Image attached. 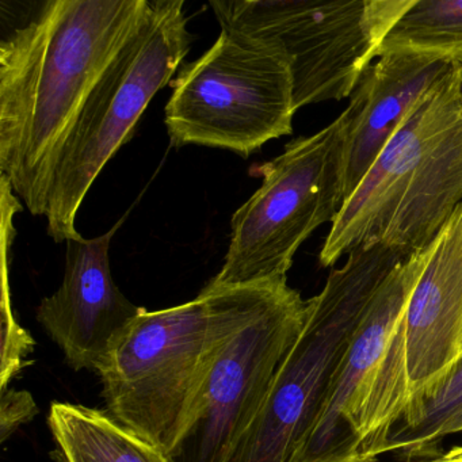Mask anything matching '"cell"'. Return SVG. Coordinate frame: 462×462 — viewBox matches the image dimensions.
<instances>
[{
	"mask_svg": "<svg viewBox=\"0 0 462 462\" xmlns=\"http://www.w3.org/2000/svg\"><path fill=\"white\" fill-rule=\"evenodd\" d=\"M411 462H458L457 461L456 456L453 451L448 450V453L442 454V456H437L435 458H427L424 461H411Z\"/></svg>",
	"mask_w": 462,
	"mask_h": 462,
	"instance_id": "20",
	"label": "cell"
},
{
	"mask_svg": "<svg viewBox=\"0 0 462 462\" xmlns=\"http://www.w3.org/2000/svg\"><path fill=\"white\" fill-rule=\"evenodd\" d=\"M164 124L174 147L201 145L248 158L293 132L291 60L274 42L221 29L215 44L170 82Z\"/></svg>",
	"mask_w": 462,
	"mask_h": 462,
	"instance_id": "5",
	"label": "cell"
},
{
	"mask_svg": "<svg viewBox=\"0 0 462 462\" xmlns=\"http://www.w3.org/2000/svg\"><path fill=\"white\" fill-rule=\"evenodd\" d=\"M191 42L185 2L151 0L144 25L91 94L53 175L45 218L56 243L79 235L77 216L91 186L131 142L148 105L170 85Z\"/></svg>",
	"mask_w": 462,
	"mask_h": 462,
	"instance_id": "6",
	"label": "cell"
},
{
	"mask_svg": "<svg viewBox=\"0 0 462 462\" xmlns=\"http://www.w3.org/2000/svg\"><path fill=\"white\" fill-rule=\"evenodd\" d=\"M305 316L307 300L288 278L273 281L220 348L196 416L170 454L171 462H226L261 411Z\"/></svg>",
	"mask_w": 462,
	"mask_h": 462,
	"instance_id": "9",
	"label": "cell"
},
{
	"mask_svg": "<svg viewBox=\"0 0 462 462\" xmlns=\"http://www.w3.org/2000/svg\"><path fill=\"white\" fill-rule=\"evenodd\" d=\"M273 281L205 286L185 304L144 308L97 369L106 412L170 457L196 416L226 337Z\"/></svg>",
	"mask_w": 462,
	"mask_h": 462,
	"instance_id": "2",
	"label": "cell"
},
{
	"mask_svg": "<svg viewBox=\"0 0 462 462\" xmlns=\"http://www.w3.org/2000/svg\"><path fill=\"white\" fill-rule=\"evenodd\" d=\"M454 64L419 53L383 52L350 97L343 162V202L399 131L427 90Z\"/></svg>",
	"mask_w": 462,
	"mask_h": 462,
	"instance_id": "13",
	"label": "cell"
},
{
	"mask_svg": "<svg viewBox=\"0 0 462 462\" xmlns=\"http://www.w3.org/2000/svg\"><path fill=\"white\" fill-rule=\"evenodd\" d=\"M151 0H48L0 42V175L33 216L107 69L147 20Z\"/></svg>",
	"mask_w": 462,
	"mask_h": 462,
	"instance_id": "1",
	"label": "cell"
},
{
	"mask_svg": "<svg viewBox=\"0 0 462 462\" xmlns=\"http://www.w3.org/2000/svg\"><path fill=\"white\" fill-rule=\"evenodd\" d=\"M462 204V69L454 64L413 107L356 190L319 254L323 267L365 243L429 247Z\"/></svg>",
	"mask_w": 462,
	"mask_h": 462,
	"instance_id": "3",
	"label": "cell"
},
{
	"mask_svg": "<svg viewBox=\"0 0 462 462\" xmlns=\"http://www.w3.org/2000/svg\"><path fill=\"white\" fill-rule=\"evenodd\" d=\"M48 427L55 462H171L158 446L98 408L52 402Z\"/></svg>",
	"mask_w": 462,
	"mask_h": 462,
	"instance_id": "14",
	"label": "cell"
},
{
	"mask_svg": "<svg viewBox=\"0 0 462 462\" xmlns=\"http://www.w3.org/2000/svg\"><path fill=\"white\" fill-rule=\"evenodd\" d=\"M415 0H213L221 29L277 44L296 110L350 98Z\"/></svg>",
	"mask_w": 462,
	"mask_h": 462,
	"instance_id": "8",
	"label": "cell"
},
{
	"mask_svg": "<svg viewBox=\"0 0 462 462\" xmlns=\"http://www.w3.org/2000/svg\"><path fill=\"white\" fill-rule=\"evenodd\" d=\"M347 113L312 136L299 137L259 167L262 185L232 216L231 240L210 288L285 280L310 235L334 223L343 204Z\"/></svg>",
	"mask_w": 462,
	"mask_h": 462,
	"instance_id": "7",
	"label": "cell"
},
{
	"mask_svg": "<svg viewBox=\"0 0 462 462\" xmlns=\"http://www.w3.org/2000/svg\"><path fill=\"white\" fill-rule=\"evenodd\" d=\"M393 51L462 64V0H415L386 37L378 56Z\"/></svg>",
	"mask_w": 462,
	"mask_h": 462,
	"instance_id": "15",
	"label": "cell"
},
{
	"mask_svg": "<svg viewBox=\"0 0 462 462\" xmlns=\"http://www.w3.org/2000/svg\"><path fill=\"white\" fill-rule=\"evenodd\" d=\"M462 434V402L448 416L442 426L437 430L434 435L432 448H437L438 443L448 435Z\"/></svg>",
	"mask_w": 462,
	"mask_h": 462,
	"instance_id": "19",
	"label": "cell"
},
{
	"mask_svg": "<svg viewBox=\"0 0 462 462\" xmlns=\"http://www.w3.org/2000/svg\"><path fill=\"white\" fill-rule=\"evenodd\" d=\"M356 327L358 319L337 305L308 307L261 411L226 462H291L328 400Z\"/></svg>",
	"mask_w": 462,
	"mask_h": 462,
	"instance_id": "10",
	"label": "cell"
},
{
	"mask_svg": "<svg viewBox=\"0 0 462 462\" xmlns=\"http://www.w3.org/2000/svg\"><path fill=\"white\" fill-rule=\"evenodd\" d=\"M462 402V359L445 385L430 400L421 411L418 423L408 430L392 432L386 443L385 453L399 451L407 458L427 457L431 458L434 435L448 416Z\"/></svg>",
	"mask_w": 462,
	"mask_h": 462,
	"instance_id": "17",
	"label": "cell"
},
{
	"mask_svg": "<svg viewBox=\"0 0 462 462\" xmlns=\"http://www.w3.org/2000/svg\"><path fill=\"white\" fill-rule=\"evenodd\" d=\"M93 239L67 240L60 288L37 308V320L74 370L97 372L116 340L144 310L129 301L113 280L110 243L121 224Z\"/></svg>",
	"mask_w": 462,
	"mask_h": 462,
	"instance_id": "11",
	"label": "cell"
},
{
	"mask_svg": "<svg viewBox=\"0 0 462 462\" xmlns=\"http://www.w3.org/2000/svg\"><path fill=\"white\" fill-rule=\"evenodd\" d=\"M17 213H20L17 208L12 205L2 208V389H6L10 381L28 364L26 358L34 347L33 337L15 319L10 293L9 273L15 237L14 216Z\"/></svg>",
	"mask_w": 462,
	"mask_h": 462,
	"instance_id": "16",
	"label": "cell"
},
{
	"mask_svg": "<svg viewBox=\"0 0 462 462\" xmlns=\"http://www.w3.org/2000/svg\"><path fill=\"white\" fill-rule=\"evenodd\" d=\"M426 266L350 423L351 461L374 462L394 426L412 429L462 359V204L430 243Z\"/></svg>",
	"mask_w": 462,
	"mask_h": 462,
	"instance_id": "4",
	"label": "cell"
},
{
	"mask_svg": "<svg viewBox=\"0 0 462 462\" xmlns=\"http://www.w3.org/2000/svg\"><path fill=\"white\" fill-rule=\"evenodd\" d=\"M459 66H461V69H462V64H459Z\"/></svg>",
	"mask_w": 462,
	"mask_h": 462,
	"instance_id": "21",
	"label": "cell"
},
{
	"mask_svg": "<svg viewBox=\"0 0 462 462\" xmlns=\"http://www.w3.org/2000/svg\"><path fill=\"white\" fill-rule=\"evenodd\" d=\"M2 440L17 430L21 423L36 413V402L28 392L2 389Z\"/></svg>",
	"mask_w": 462,
	"mask_h": 462,
	"instance_id": "18",
	"label": "cell"
},
{
	"mask_svg": "<svg viewBox=\"0 0 462 462\" xmlns=\"http://www.w3.org/2000/svg\"><path fill=\"white\" fill-rule=\"evenodd\" d=\"M427 254V247L411 254L381 283L351 339L328 400L291 462H350V423L356 402L404 315Z\"/></svg>",
	"mask_w": 462,
	"mask_h": 462,
	"instance_id": "12",
	"label": "cell"
}]
</instances>
